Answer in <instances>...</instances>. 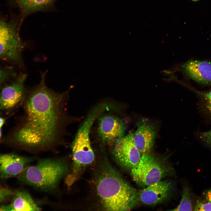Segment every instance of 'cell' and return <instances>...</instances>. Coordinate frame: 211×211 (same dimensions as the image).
I'll return each instance as SVG.
<instances>
[{"label": "cell", "mask_w": 211, "mask_h": 211, "mask_svg": "<svg viewBox=\"0 0 211 211\" xmlns=\"http://www.w3.org/2000/svg\"><path fill=\"white\" fill-rule=\"evenodd\" d=\"M23 47L16 28L0 21V58L17 60L19 59Z\"/></svg>", "instance_id": "6"}, {"label": "cell", "mask_w": 211, "mask_h": 211, "mask_svg": "<svg viewBox=\"0 0 211 211\" xmlns=\"http://www.w3.org/2000/svg\"><path fill=\"white\" fill-rule=\"evenodd\" d=\"M1 128H0V137H1Z\"/></svg>", "instance_id": "25"}, {"label": "cell", "mask_w": 211, "mask_h": 211, "mask_svg": "<svg viewBox=\"0 0 211 211\" xmlns=\"http://www.w3.org/2000/svg\"><path fill=\"white\" fill-rule=\"evenodd\" d=\"M171 188V185L169 182L161 180L149 185L140 190L138 193V198L145 205L158 204L167 198Z\"/></svg>", "instance_id": "9"}, {"label": "cell", "mask_w": 211, "mask_h": 211, "mask_svg": "<svg viewBox=\"0 0 211 211\" xmlns=\"http://www.w3.org/2000/svg\"><path fill=\"white\" fill-rule=\"evenodd\" d=\"M133 180L138 185L147 186L159 181L166 176L169 169L155 156L143 154L138 163L131 170Z\"/></svg>", "instance_id": "5"}, {"label": "cell", "mask_w": 211, "mask_h": 211, "mask_svg": "<svg viewBox=\"0 0 211 211\" xmlns=\"http://www.w3.org/2000/svg\"><path fill=\"white\" fill-rule=\"evenodd\" d=\"M113 153L115 158L121 165L131 170L138 163L141 156L134 143L132 132L115 142Z\"/></svg>", "instance_id": "7"}, {"label": "cell", "mask_w": 211, "mask_h": 211, "mask_svg": "<svg viewBox=\"0 0 211 211\" xmlns=\"http://www.w3.org/2000/svg\"><path fill=\"white\" fill-rule=\"evenodd\" d=\"M96 190L106 210L129 211L138 199L136 190L112 171H107L101 175L97 182Z\"/></svg>", "instance_id": "2"}, {"label": "cell", "mask_w": 211, "mask_h": 211, "mask_svg": "<svg viewBox=\"0 0 211 211\" xmlns=\"http://www.w3.org/2000/svg\"><path fill=\"white\" fill-rule=\"evenodd\" d=\"M30 158L13 154H0V176L8 178L18 176Z\"/></svg>", "instance_id": "12"}, {"label": "cell", "mask_w": 211, "mask_h": 211, "mask_svg": "<svg viewBox=\"0 0 211 211\" xmlns=\"http://www.w3.org/2000/svg\"></svg>", "instance_id": "27"}, {"label": "cell", "mask_w": 211, "mask_h": 211, "mask_svg": "<svg viewBox=\"0 0 211 211\" xmlns=\"http://www.w3.org/2000/svg\"><path fill=\"white\" fill-rule=\"evenodd\" d=\"M8 75L7 71L0 69V86L6 79Z\"/></svg>", "instance_id": "21"}, {"label": "cell", "mask_w": 211, "mask_h": 211, "mask_svg": "<svg viewBox=\"0 0 211 211\" xmlns=\"http://www.w3.org/2000/svg\"><path fill=\"white\" fill-rule=\"evenodd\" d=\"M0 211H11L10 205L0 206Z\"/></svg>", "instance_id": "23"}, {"label": "cell", "mask_w": 211, "mask_h": 211, "mask_svg": "<svg viewBox=\"0 0 211 211\" xmlns=\"http://www.w3.org/2000/svg\"><path fill=\"white\" fill-rule=\"evenodd\" d=\"M205 197L207 201L211 203V189L206 192Z\"/></svg>", "instance_id": "22"}, {"label": "cell", "mask_w": 211, "mask_h": 211, "mask_svg": "<svg viewBox=\"0 0 211 211\" xmlns=\"http://www.w3.org/2000/svg\"><path fill=\"white\" fill-rule=\"evenodd\" d=\"M194 91L203 101L204 106L211 117V89L206 91L194 89Z\"/></svg>", "instance_id": "17"}, {"label": "cell", "mask_w": 211, "mask_h": 211, "mask_svg": "<svg viewBox=\"0 0 211 211\" xmlns=\"http://www.w3.org/2000/svg\"><path fill=\"white\" fill-rule=\"evenodd\" d=\"M125 130L124 122L115 116L105 115L99 119L98 135L104 143L115 142L124 136Z\"/></svg>", "instance_id": "8"}, {"label": "cell", "mask_w": 211, "mask_h": 211, "mask_svg": "<svg viewBox=\"0 0 211 211\" xmlns=\"http://www.w3.org/2000/svg\"><path fill=\"white\" fill-rule=\"evenodd\" d=\"M11 211H39L40 208L36 204L30 194L25 191H18L14 194L10 204Z\"/></svg>", "instance_id": "14"}, {"label": "cell", "mask_w": 211, "mask_h": 211, "mask_svg": "<svg viewBox=\"0 0 211 211\" xmlns=\"http://www.w3.org/2000/svg\"><path fill=\"white\" fill-rule=\"evenodd\" d=\"M55 0H16L25 15L40 11H49L54 7Z\"/></svg>", "instance_id": "15"}, {"label": "cell", "mask_w": 211, "mask_h": 211, "mask_svg": "<svg viewBox=\"0 0 211 211\" xmlns=\"http://www.w3.org/2000/svg\"><path fill=\"white\" fill-rule=\"evenodd\" d=\"M192 0V1H198V0Z\"/></svg>", "instance_id": "26"}, {"label": "cell", "mask_w": 211, "mask_h": 211, "mask_svg": "<svg viewBox=\"0 0 211 211\" xmlns=\"http://www.w3.org/2000/svg\"><path fill=\"white\" fill-rule=\"evenodd\" d=\"M186 75L199 84L211 86V63L206 61L191 60L182 65Z\"/></svg>", "instance_id": "11"}, {"label": "cell", "mask_w": 211, "mask_h": 211, "mask_svg": "<svg viewBox=\"0 0 211 211\" xmlns=\"http://www.w3.org/2000/svg\"><path fill=\"white\" fill-rule=\"evenodd\" d=\"M156 135V130L152 124L142 122L138 124L133 133L134 143L141 154L147 153L152 148Z\"/></svg>", "instance_id": "13"}, {"label": "cell", "mask_w": 211, "mask_h": 211, "mask_svg": "<svg viewBox=\"0 0 211 211\" xmlns=\"http://www.w3.org/2000/svg\"><path fill=\"white\" fill-rule=\"evenodd\" d=\"M68 171L67 164L63 160L45 159L35 165L25 167L18 178L22 181L40 189L52 190L56 188Z\"/></svg>", "instance_id": "3"}, {"label": "cell", "mask_w": 211, "mask_h": 211, "mask_svg": "<svg viewBox=\"0 0 211 211\" xmlns=\"http://www.w3.org/2000/svg\"><path fill=\"white\" fill-rule=\"evenodd\" d=\"M5 122V119L0 117V128H1L4 125Z\"/></svg>", "instance_id": "24"}, {"label": "cell", "mask_w": 211, "mask_h": 211, "mask_svg": "<svg viewBox=\"0 0 211 211\" xmlns=\"http://www.w3.org/2000/svg\"><path fill=\"white\" fill-rule=\"evenodd\" d=\"M13 194V193L11 190L0 185V202L5 201Z\"/></svg>", "instance_id": "20"}, {"label": "cell", "mask_w": 211, "mask_h": 211, "mask_svg": "<svg viewBox=\"0 0 211 211\" xmlns=\"http://www.w3.org/2000/svg\"><path fill=\"white\" fill-rule=\"evenodd\" d=\"M25 74H21L11 84L4 87L0 93V110L11 108L22 99L24 93Z\"/></svg>", "instance_id": "10"}, {"label": "cell", "mask_w": 211, "mask_h": 211, "mask_svg": "<svg viewBox=\"0 0 211 211\" xmlns=\"http://www.w3.org/2000/svg\"><path fill=\"white\" fill-rule=\"evenodd\" d=\"M102 111V109L98 107L87 116L78 130L72 143L73 169L72 172L69 174L65 179V183L68 187L75 181L80 169L91 164L94 159L89 133L95 120Z\"/></svg>", "instance_id": "4"}, {"label": "cell", "mask_w": 211, "mask_h": 211, "mask_svg": "<svg viewBox=\"0 0 211 211\" xmlns=\"http://www.w3.org/2000/svg\"><path fill=\"white\" fill-rule=\"evenodd\" d=\"M194 210L211 211V203L207 201L198 200L197 201Z\"/></svg>", "instance_id": "19"}, {"label": "cell", "mask_w": 211, "mask_h": 211, "mask_svg": "<svg viewBox=\"0 0 211 211\" xmlns=\"http://www.w3.org/2000/svg\"><path fill=\"white\" fill-rule=\"evenodd\" d=\"M198 136L203 143L211 147V129L207 131L199 132Z\"/></svg>", "instance_id": "18"}, {"label": "cell", "mask_w": 211, "mask_h": 211, "mask_svg": "<svg viewBox=\"0 0 211 211\" xmlns=\"http://www.w3.org/2000/svg\"><path fill=\"white\" fill-rule=\"evenodd\" d=\"M46 72L30 92L25 104V122L15 133L18 143L33 147H45L56 140L64 120V101L68 91L60 93L48 88Z\"/></svg>", "instance_id": "1"}, {"label": "cell", "mask_w": 211, "mask_h": 211, "mask_svg": "<svg viewBox=\"0 0 211 211\" xmlns=\"http://www.w3.org/2000/svg\"><path fill=\"white\" fill-rule=\"evenodd\" d=\"M192 207L189 190L188 187L184 189L181 200L179 205L171 211H192Z\"/></svg>", "instance_id": "16"}]
</instances>
